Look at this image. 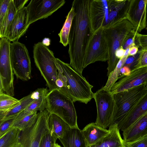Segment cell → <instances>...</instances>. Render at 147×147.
<instances>
[{
  "label": "cell",
  "instance_id": "obj_34",
  "mask_svg": "<svg viewBox=\"0 0 147 147\" xmlns=\"http://www.w3.org/2000/svg\"><path fill=\"white\" fill-rule=\"evenodd\" d=\"M56 143L49 132L44 135L41 139L39 147H54Z\"/></svg>",
  "mask_w": 147,
  "mask_h": 147
},
{
  "label": "cell",
  "instance_id": "obj_13",
  "mask_svg": "<svg viewBox=\"0 0 147 147\" xmlns=\"http://www.w3.org/2000/svg\"><path fill=\"white\" fill-rule=\"evenodd\" d=\"M11 41L6 37L0 38V74L4 92L14 91L13 73L11 65L10 46Z\"/></svg>",
  "mask_w": 147,
  "mask_h": 147
},
{
  "label": "cell",
  "instance_id": "obj_1",
  "mask_svg": "<svg viewBox=\"0 0 147 147\" xmlns=\"http://www.w3.org/2000/svg\"><path fill=\"white\" fill-rule=\"evenodd\" d=\"M90 0H74L72 4L75 15L68 37L70 65L81 75L85 56L93 34L89 19Z\"/></svg>",
  "mask_w": 147,
  "mask_h": 147
},
{
  "label": "cell",
  "instance_id": "obj_30",
  "mask_svg": "<svg viewBox=\"0 0 147 147\" xmlns=\"http://www.w3.org/2000/svg\"><path fill=\"white\" fill-rule=\"evenodd\" d=\"M20 103L19 100L5 93L0 94V112H7Z\"/></svg>",
  "mask_w": 147,
  "mask_h": 147
},
{
  "label": "cell",
  "instance_id": "obj_17",
  "mask_svg": "<svg viewBox=\"0 0 147 147\" xmlns=\"http://www.w3.org/2000/svg\"><path fill=\"white\" fill-rule=\"evenodd\" d=\"M123 140L125 145L147 136V113L130 127L123 131Z\"/></svg>",
  "mask_w": 147,
  "mask_h": 147
},
{
  "label": "cell",
  "instance_id": "obj_4",
  "mask_svg": "<svg viewBox=\"0 0 147 147\" xmlns=\"http://www.w3.org/2000/svg\"><path fill=\"white\" fill-rule=\"evenodd\" d=\"M134 30L133 25L126 18L103 28V35L108 48L107 76L115 69L119 60L115 56V51L122 47L129 34Z\"/></svg>",
  "mask_w": 147,
  "mask_h": 147
},
{
  "label": "cell",
  "instance_id": "obj_40",
  "mask_svg": "<svg viewBox=\"0 0 147 147\" xmlns=\"http://www.w3.org/2000/svg\"><path fill=\"white\" fill-rule=\"evenodd\" d=\"M130 71L131 70L128 67L126 66H123L120 69V76H119L118 79L128 75Z\"/></svg>",
  "mask_w": 147,
  "mask_h": 147
},
{
  "label": "cell",
  "instance_id": "obj_18",
  "mask_svg": "<svg viewBox=\"0 0 147 147\" xmlns=\"http://www.w3.org/2000/svg\"><path fill=\"white\" fill-rule=\"evenodd\" d=\"M147 113V94L117 124L119 130L124 131Z\"/></svg>",
  "mask_w": 147,
  "mask_h": 147
},
{
  "label": "cell",
  "instance_id": "obj_42",
  "mask_svg": "<svg viewBox=\"0 0 147 147\" xmlns=\"http://www.w3.org/2000/svg\"><path fill=\"white\" fill-rule=\"evenodd\" d=\"M138 51V48L136 46L130 47L128 54L129 56H133L135 55Z\"/></svg>",
  "mask_w": 147,
  "mask_h": 147
},
{
  "label": "cell",
  "instance_id": "obj_11",
  "mask_svg": "<svg viewBox=\"0 0 147 147\" xmlns=\"http://www.w3.org/2000/svg\"><path fill=\"white\" fill-rule=\"evenodd\" d=\"M108 57L107 46L102 28L93 33L86 51L84 67L96 61H106Z\"/></svg>",
  "mask_w": 147,
  "mask_h": 147
},
{
  "label": "cell",
  "instance_id": "obj_21",
  "mask_svg": "<svg viewBox=\"0 0 147 147\" xmlns=\"http://www.w3.org/2000/svg\"><path fill=\"white\" fill-rule=\"evenodd\" d=\"M82 131L88 147L96 144L109 132V129L100 127L95 123L88 124Z\"/></svg>",
  "mask_w": 147,
  "mask_h": 147
},
{
  "label": "cell",
  "instance_id": "obj_41",
  "mask_svg": "<svg viewBox=\"0 0 147 147\" xmlns=\"http://www.w3.org/2000/svg\"><path fill=\"white\" fill-rule=\"evenodd\" d=\"M125 51V50L123 49L122 47L120 48L115 51V56L119 60L124 57Z\"/></svg>",
  "mask_w": 147,
  "mask_h": 147
},
{
  "label": "cell",
  "instance_id": "obj_37",
  "mask_svg": "<svg viewBox=\"0 0 147 147\" xmlns=\"http://www.w3.org/2000/svg\"><path fill=\"white\" fill-rule=\"evenodd\" d=\"M11 0H0V25L6 14Z\"/></svg>",
  "mask_w": 147,
  "mask_h": 147
},
{
  "label": "cell",
  "instance_id": "obj_28",
  "mask_svg": "<svg viewBox=\"0 0 147 147\" xmlns=\"http://www.w3.org/2000/svg\"><path fill=\"white\" fill-rule=\"evenodd\" d=\"M31 93L19 100L20 103L11 110L7 112L4 118H8L18 115L25 109L34 100Z\"/></svg>",
  "mask_w": 147,
  "mask_h": 147
},
{
  "label": "cell",
  "instance_id": "obj_9",
  "mask_svg": "<svg viewBox=\"0 0 147 147\" xmlns=\"http://www.w3.org/2000/svg\"><path fill=\"white\" fill-rule=\"evenodd\" d=\"M49 114L46 109L39 111L33 124L21 131L19 141L21 147H39L41 139L49 132L48 126Z\"/></svg>",
  "mask_w": 147,
  "mask_h": 147
},
{
  "label": "cell",
  "instance_id": "obj_32",
  "mask_svg": "<svg viewBox=\"0 0 147 147\" xmlns=\"http://www.w3.org/2000/svg\"><path fill=\"white\" fill-rule=\"evenodd\" d=\"M136 46L141 49H147V36L137 32L135 41Z\"/></svg>",
  "mask_w": 147,
  "mask_h": 147
},
{
  "label": "cell",
  "instance_id": "obj_45",
  "mask_svg": "<svg viewBox=\"0 0 147 147\" xmlns=\"http://www.w3.org/2000/svg\"><path fill=\"white\" fill-rule=\"evenodd\" d=\"M130 47H128L125 49V52L124 54V56H129L128 54L129 49Z\"/></svg>",
  "mask_w": 147,
  "mask_h": 147
},
{
  "label": "cell",
  "instance_id": "obj_6",
  "mask_svg": "<svg viewBox=\"0 0 147 147\" xmlns=\"http://www.w3.org/2000/svg\"><path fill=\"white\" fill-rule=\"evenodd\" d=\"M33 54L35 65L45 80L49 91L57 88L55 82L58 71L53 52L42 42H38L34 45Z\"/></svg>",
  "mask_w": 147,
  "mask_h": 147
},
{
  "label": "cell",
  "instance_id": "obj_26",
  "mask_svg": "<svg viewBox=\"0 0 147 147\" xmlns=\"http://www.w3.org/2000/svg\"><path fill=\"white\" fill-rule=\"evenodd\" d=\"M17 11L13 0H11L6 14L0 25V38L5 37L6 33Z\"/></svg>",
  "mask_w": 147,
  "mask_h": 147
},
{
  "label": "cell",
  "instance_id": "obj_38",
  "mask_svg": "<svg viewBox=\"0 0 147 147\" xmlns=\"http://www.w3.org/2000/svg\"><path fill=\"white\" fill-rule=\"evenodd\" d=\"M125 146L126 147H147V136Z\"/></svg>",
  "mask_w": 147,
  "mask_h": 147
},
{
  "label": "cell",
  "instance_id": "obj_44",
  "mask_svg": "<svg viewBox=\"0 0 147 147\" xmlns=\"http://www.w3.org/2000/svg\"><path fill=\"white\" fill-rule=\"evenodd\" d=\"M42 42L43 44H44L45 42H46L45 45L47 47L50 44V40L48 38H45L43 40Z\"/></svg>",
  "mask_w": 147,
  "mask_h": 147
},
{
  "label": "cell",
  "instance_id": "obj_14",
  "mask_svg": "<svg viewBox=\"0 0 147 147\" xmlns=\"http://www.w3.org/2000/svg\"><path fill=\"white\" fill-rule=\"evenodd\" d=\"M143 84H147V67L131 70L112 86L110 91L115 94Z\"/></svg>",
  "mask_w": 147,
  "mask_h": 147
},
{
  "label": "cell",
  "instance_id": "obj_3",
  "mask_svg": "<svg viewBox=\"0 0 147 147\" xmlns=\"http://www.w3.org/2000/svg\"><path fill=\"white\" fill-rule=\"evenodd\" d=\"M58 77L63 83V87L58 90L69 98L73 102L78 101L87 104L93 98L92 90L93 86L86 78L75 70L69 64L56 58Z\"/></svg>",
  "mask_w": 147,
  "mask_h": 147
},
{
  "label": "cell",
  "instance_id": "obj_24",
  "mask_svg": "<svg viewBox=\"0 0 147 147\" xmlns=\"http://www.w3.org/2000/svg\"><path fill=\"white\" fill-rule=\"evenodd\" d=\"M38 115L37 112L28 113L23 111L17 116L10 127L15 128L21 131L32 125Z\"/></svg>",
  "mask_w": 147,
  "mask_h": 147
},
{
  "label": "cell",
  "instance_id": "obj_16",
  "mask_svg": "<svg viewBox=\"0 0 147 147\" xmlns=\"http://www.w3.org/2000/svg\"><path fill=\"white\" fill-rule=\"evenodd\" d=\"M26 7L18 11L6 32L5 37L9 41H17L26 33L29 26Z\"/></svg>",
  "mask_w": 147,
  "mask_h": 147
},
{
  "label": "cell",
  "instance_id": "obj_33",
  "mask_svg": "<svg viewBox=\"0 0 147 147\" xmlns=\"http://www.w3.org/2000/svg\"><path fill=\"white\" fill-rule=\"evenodd\" d=\"M139 53L138 63L133 69L147 67V49H141Z\"/></svg>",
  "mask_w": 147,
  "mask_h": 147
},
{
  "label": "cell",
  "instance_id": "obj_19",
  "mask_svg": "<svg viewBox=\"0 0 147 147\" xmlns=\"http://www.w3.org/2000/svg\"><path fill=\"white\" fill-rule=\"evenodd\" d=\"M109 133L95 144L88 147H126L122 138L117 124L109 127Z\"/></svg>",
  "mask_w": 147,
  "mask_h": 147
},
{
  "label": "cell",
  "instance_id": "obj_23",
  "mask_svg": "<svg viewBox=\"0 0 147 147\" xmlns=\"http://www.w3.org/2000/svg\"><path fill=\"white\" fill-rule=\"evenodd\" d=\"M49 92L47 88H39L32 92L35 99L23 111L25 113L43 111L47 105L46 96Z\"/></svg>",
  "mask_w": 147,
  "mask_h": 147
},
{
  "label": "cell",
  "instance_id": "obj_20",
  "mask_svg": "<svg viewBox=\"0 0 147 147\" xmlns=\"http://www.w3.org/2000/svg\"><path fill=\"white\" fill-rule=\"evenodd\" d=\"M59 139L64 147H88L82 130L78 127H70Z\"/></svg>",
  "mask_w": 147,
  "mask_h": 147
},
{
  "label": "cell",
  "instance_id": "obj_47",
  "mask_svg": "<svg viewBox=\"0 0 147 147\" xmlns=\"http://www.w3.org/2000/svg\"><path fill=\"white\" fill-rule=\"evenodd\" d=\"M54 147H61L60 145H59L57 143H56L55 144Z\"/></svg>",
  "mask_w": 147,
  "mask_h": 147
},
{
  "label": "cell",
  "instance_id": "obj_15",
  "mask_svg": "<svg viewBox=\"0 0 147 147\" xmlns=\"http://www.w3.org/2000/svg\"><path fill=\"white\" fill-rule=\"evenodd\" d=\"M147 0H131L126 18L139 33L146 28Z\"/></svg>",
  "mask_w": 147,
  "mask_h": 147
},
{
  "label": "cell",
  "instance_id": "obj_46",
  "mask_svg": "<svg viewBox=\"0 0 147 147\" xmlns=\"http://www.w3.org/2000/svg\"><path fill=\"white\" fill-rule=\"evenodd\" d=\"M6 112H0V120L3 118L5 115Z\"/></svg>",
  "mask_w": 147,
  "mask_h": 147
},
{
  "label": "cell",
  "instance_id": "obj_10",
  "mask_svg": "<svg viewBox=\"0 0 147 147\" xmlns=\"http://www.w3.org/2000/svg\"><path fill=\"white\" fill-rule=\"evenodd\" d=\"M97 115L95 123L105 129L112 125L115 108L113 94L102 87L94 93Z\"/></svg>",
  "mask_w": 147,
  "mask_h": 147
},
{
  "label": "cell",
  "instance_id": "obj_8",
  "mask_svg": "<svg viewBox=\"0 0 147 147\" xmlns=\"http://www.w3.org/2000/svg\"><path fill=\"white\" fill-rule=\"evenodd\" d=\"M10 58L13 74L17 79L24 81L31 78L30 57L25 45L17 41L11 43Z\"/></svg>",
  "mask_w": 147,
  "mask_h": 147
},
{
  "label": "cell",
  "instance_id": "obj_12",
  "mask_svg": "<svg viewBox=\"0 0 147 147\" xmlns=\"http://www.w3.org/2000/svg\"><path fill=\"white\" fill-rule=\"evenodd\" d=\"M65 3V0H31L26 7L28 25L48 18Z\"/></svg>",
  "mask_w": 147,
  "mask_h": 147
},
{
  "label": "cell",
  "instance_id": "obj_27",
  "mask_svg": "<svg viewBox=\"0 0 147 147\" xmlns=\"http://www.w3.org/2000/svg\"><path fill=\"white\" fill-rule=\"evenodd\" d=\"M75 15L73 7L71 8L66 17V19L58 35L60 38L59 42L64 47L68 45V37L71 22Z\"/></svg>",
  "mask_w": 147,
  "mask_h": 147
},
{
  "label": "cell",
  "instance_id": "obj_35",
  "mask_svg": "<svg viewBox=\"0 0 147 147\" xmlns=\"http://www.w3.org/2000/svg\"><path fill=\"white\" fill-rule=\"evenodd\" d=\"M139 53V51H138L135 55L128 56L125 61L124 66L128 67L131 71L133 70L138 63Z\"/></svg>",
  "mask_w": 147,
  "mask_h": 147
},
{
  "label": "cell",
  "instance_id": "obj_5",
  "mask_svg": "<svg viewBox=\"0 0 147 147\" xmlns=\"http://www.w3.org/2000/svg\"><path fill=\"white\" fill-rule=\"evenodd\" d=\"M46 109L64 120L71 128L78 127L77 115L73 101L56 88L46 96Z\"/></svg>",
  "mask_w": 147,
  "mask_h": 147
},
{
  "label": "cell",
  "instance_id": "obj_22",
  "mask_svg": "<svg viewBox=\"0 0 147 147\" xmlns=\"http://www.w3.org/2000/svg\"><path fill=\"white\" fill-rule=\"evenodd\" d=\"M49 132L56 142L57 139L62 138L70 127L61 118L57 115L49 113L48 121Z\"/></svg>",
  "mask_w": 147,
  "mask_h": 147
},
{
  "label": "cell",
  "instance_id": "obj_7",
  "mask_svg": "<svg viewBox=\"0 0 147 147\" xmlns=\"http://www.w3.org/2000/svg\"><path fill=\"white\" fill-rule=\"evenodd\" d=\"M146 94L147 84L113 94L115 108L112 125L121 121Z\"/></svg>",
  "mask_w": 147,
  "mask_h": 147
},
{
  "label": "cell",
  "instance_id": "obj_25",
  "mask_svg": "<svg viewBox=\"0 0 147 147\" xmlns=\"http://www.w3.org/2000/svg\"><path fill=\"white\" fill-rule=\"evenodd\" d=\"M21 131L11 128L0 138V147H21L19 141Z\"/></svg>",
  "mask_w": 147,
  "mask_h": 147
},
{
  "label": "cell",
  "instance_id": "obj_29",
  "mask_svg": "<svg viewBox=\"0 0 147 147\" xmlns=\"http://www.w3.org/2000/svg\"><path fill=\"white\" fill-rule=\"evenodd\" d=\"M128 56H124L120 59L115 68L109 76L108 78L104 88L107 90L110 91L112 86L118 79L120 76V70L124 65L125 61Z\"/></svg>",
  "mask_w": 147,
  "mask_h": 147
},
{
  "label": "cell",
  "instance_id": "obj_39",
  "mask_svg": "<svg viewBox=\"0 0 147 147\" xmlns=\"http://www.w3.org/2000/svg\"><path fill=\"white\" fill-rule=\"evenodd\" d=\"M15 8L17 11L22 9L28 0H13Z\"/></svg>",
  "mask_w": 147,
  "mask_h": 147
},
{
  "label": "cell",
  "instance_id": "obj_31",
  "mask_svg": "<svg viewBox=\"0 0 147 147\" xmlns=\"http://www.w3.org/2000/svg\"><path fill=\"white\" fill-rule=\"evenodd\" d=\"M17 115L6 118L4 117L0 120V138L11 128L10 126Z\"/></svg>",
  "mask_w": 147,
  "mask_h": 147
},
{
  "label": "cell",
  "instance_id": "obj_36",
  "mask_svg": "<svg viewBox=\"0 0 147 147\" xmlns=\"http://www.w3.org/2000/svg\"><path fill=\"white\" fill-rule=\"evenodd\" d=\"M137 32L134 30L129 34L122 45V47L123 49L125 50L128 47L136 46L135 41Z\"/></svg>",
  "mask_w": 147,
  "mask_h": 147
},
{
  "label": "cell",
  "instance_id": "obj_2",
  "mask_svg": "<svg viewBox=\"0 0 147 147\" xmlns=\"http://www.w3.org/2000/svg\"><path fill=\"white\" fill-rule=\"evenodd\" d=\"M131 0H90L89 19L93 33L126 18Z\"/></svg>",
  "mask_w": 147,
  "mask_h": 147
},
{
  "label": "cell",
  "instance_id": "obj_43",
  "mask_svg": "<svg viewBox=\"0 0 147 147\" xmlns=\"http://www.w3.org/2000/svg\"><path fill=\"white\" fill-rule=\"evenodd\" d=\"M4 93L1 77L0 74V94Z\"/></svg>",
  "mask_w": 147,
  "mask_h": 147
}]
</instances>
